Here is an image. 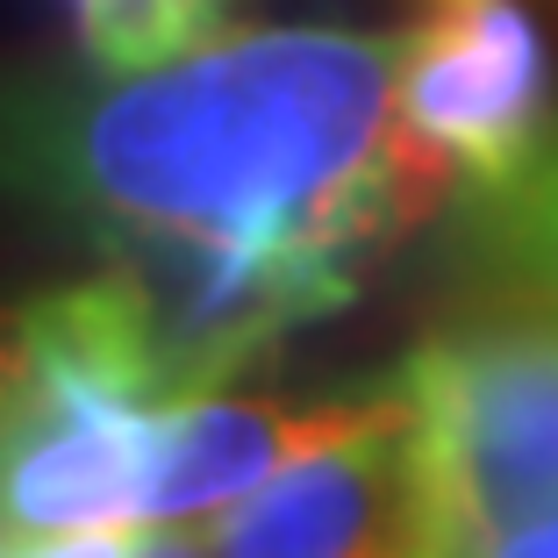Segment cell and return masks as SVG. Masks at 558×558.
I'll return each mask as SVG.
<instances>
[{
	"mask_svg": "<svg viewBox=\"0 0 558 558\" xmlns=\"http://www.w3.org/2000/svg\"><path fill=\"white\" fill-rule=\"evenodd\" d=\"M401 36L208 29L136 72H8L0 201L80 236L194 230L323 258L401 244L459 165L401 122Z\"/></svg>",
	"mask_w": 558,
	"mask_h": 558,
	"instance_id": "6da1fadb",
	"label": "cell"
},
{
	"mask_svg": "<svg viewBox=\"0 0 558 558\" xmlns=\"http://www.w3.org/2000/svg\"><path fill=\"white\" fill-rule=\"evenodd\" d=\"M415 558L558 515V301L473 279L401 359Z\"/></svg>",
	"mask_w": 558,
	"mask_h": 558,
	"instance_id": "7a4b0ae2",
	"label": "cell"
},
{
	"mask_svg": "<svg viewBox=\"0 0 558 558\" xmlns=\"http://www.w3.org/2000/svg\"><path fill=\"white\" fill-rule=\"evenodd\" d=\"M100 272L122 287L136 323L144 365L172 401L215 395L222 379L251 373L294 329L359 301L351 258L244 236H194V230H130L100 236Z\"/></svg>",
	"mask_w": 558,
	"mask_h": 558,
	"instance_id": "3957f363",
	"label": "cell"
},
{
	"mask_svg": "<svg viewBox=\"0 0 558 558\" xmlns=\"http://www.w3.org/2000/svg\"><path fill=\"white\" fill-rule=\"evenodd\" d=\"M0 544L136 530L165 409H144L86 365L15 337V323H0Z\"/></svg>",
	"mask_w": 558,
	"mask_h": 558,
	"instance_id": "277c9868",
	"label": "cell"
},
{
	"mask_svg": "<svg viewBox=\"0 0 558 558\" xmlns=\"http://www.w3.org/2000/svg\"><path fill=\"white\" fill-rule=\"evenodd\" d=\"M395 100L423 144L459 165L465 186L509 180L551 144L558 80L523 0H423L401 29Z\"/></svg>",
	"mask_w": 558,
	"mask_h": 558,
	"instance_id": "5b68a950",
	"label": "cell"
},
{
	"mask_svg": "<svg viewBox=\"0 0 558 558\" xmlns=\"http://www.w3.org/2000/svg\"><path fill=\"white\" fill-rule=\"evenodd\" d=\"M409 415V387L379 379L359 395H315V401H272V395H194L172 401L158 415V444H150L144 473V523H208L230 515L244 494H258L272 473L294 459L323 451V444L365 437L379 423Z\"/></svg>",
	"mask_w": 558,
	"mask_h": 558,
	"instance_id": "8992f818",
	"label": "cell"
},
{
	"mask_svg": "<svg viewBox=\"0 0 558 558\" xmlns=\"http://www.w3.org/2000/svg\"><path fill=\"white\" fill-rule=\"evenodd\" d=\"M409 423L323 444L208 530L215 558H415Z\"/></svg>",
	"mask_w": 558,
	"mask_h": 558,
	"instance_id": "52a82bcc",
	"label": "cell"
},
{
	"mask_svg": "<svg viewBox=\"0 0 558 558\" xmlns=\"http://www.w3.org/2000/svg\"><path fill=\"white\" fill-rule=\"evenodd\" d=\"M459 251L473 279H509L530 294L558 301V136L509 180L465 186Z\"/></svg>",
	"mask_w": 558,
	"mask_h": 558,
	"instance_id": "ba28073f",
	"label": "cell"
},
{
	"mask_svg": "<svg viewBox=\"0 0 558 558\" xmlns=\"http://www.w3.org/2000/svg\"><path fill=\"white\" fill-rule=\"evenodd\" d=\"M222 0H72L80 22V50L100 72H136L158 65L172 50H186L194 36L215 29Z\"/></svg>",
	"mask_w": 558,
	"mask_h": 558,
	"instance_id": "9c48e42d",
	"label": "cell"
},
{
	"mask_svg": "<svg viewBox=\"0 0 558 558\" xmlns=\"http://www.w3.org/2000/svg\"><path fill=\"white\" fill-rule=\"evenodd\" d=\"M0 558H136V530H80V537L0 544Z\"/></svg>",
	"mask_w": 558,
	"mask_h": 558,
	"instance_id": "30bf717a",
	"label": "cell"
},
{
	"mask_svg": "<svg viewBox=\"0 0 558 558\" xmlns=\"http://www.w3.org/2000/svg\"><path fill=\"white\" fill-rule=\"evenodd\" d=\"M451 558H558V515H537V523H515L487 544H465Z\"/></svg>",
	"mask_w": 558,
	"mask_h": 558,
	"instance_id": "8fae6325",
	"label": "cell"
},
{
	"mask_svg": "<svg viewBox=\"0 0 558 558\" xmlns=\"http://www.w3.org/2000/svg\"><path fill=\"white\" fill-rule=\"evenodd\" d=\"M136 558H215V544L194 523H165L150 537H136Z\"/></svg>",
	"mask_w": 558,
	"mask_h": 558,
	"instance_id": "7c38bea8",
	"label": "cell"
},
{
	"mask_svg": "<svg viewBox=\"0 0 558 558\" xmlns=\"http://www.w3.org/2000/svg\"><path fill=\"white\" fill-rule=\"evenodd\" d=\"M0 373H8V337H0Z\"/></svg>",
	"mask_w": 558,
	"mask_h": 558,
	"instance_id": "4fadbf2b",
	"label": "cell"
}]
</instances>
